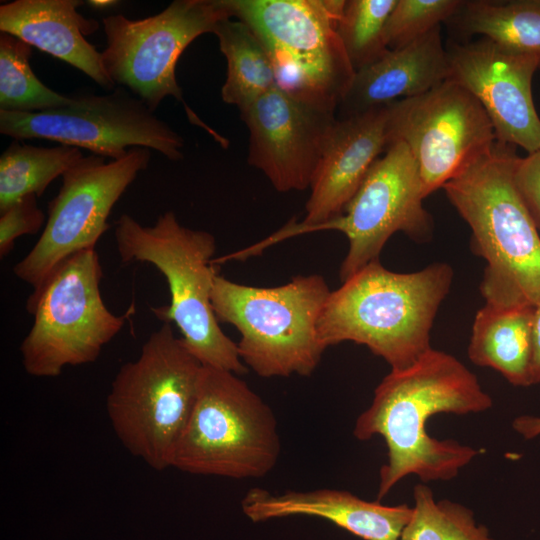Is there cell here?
Masks as SVG:
<instances>
[{
  "instance_id": "6da1fadb",
  "label": "cell",
  "mask_w": 540,
  "mask_h": 540,
  "mask_svg": "<svg viewBox=\"0 0 540 540\" xmlns=\"http://www.w3.org/2000/svg\"><path fill=\"white\" fill-rule=\"evenodd\" d=\"M492 405L476 375L444 351L431 348L412 366L391 370L353 429L358 440L378 435L386 443L377 500L409 475L423 482L454 479L480 452L454 439L432 437L426 428L428 419L440 413H480Z\"/></svg>"
},
{
  "instance_id": "7a4b0ae2",
  "label": "cell",
  "mask_w": 540,
  "mask_h": 540,
  "mask_svg": "<svg viewBox=\"0 0 540 540\" xmlns=\"http://www.w3.org/2000/svg\"><path fill=\"white\" fill-rule=\"evenodd\" d=\"M517 147L497 141L442 189L471 230L470 247L485 260V303L533 307L540 303V236L518 190Z\"/></svg>"
},
{
  "instance_id": "3957f363",
  "label": "cell",
  "mask_w": 540,
  "mask_h": 540,
  "mask_svg": "<svg viewBox=\"0 0 540 540\" xmlns=\"http://www.w3.org/2000/svg\"><path fill=\"white\" fill-rule=\"evenodd\" d=\"M453 280V269L435 262L397 273L374 261L331 291L317 330L327 349L350 341L366 346L391 370L412 366L432 347L430 332Z\"/></svg>"
},
{
  "instance_id": "277c9868",
  "label": "cell",
  "mask_w": 540,
  "mask_h": 540,
  "mask_svg": "<svg viewBox=\"0 0 540 540\" xmlns=\"http://www.w3.org/2000/svg\"><path fill=\"white\" fill-rule=\"evenodd\" d=\"M114 236L123 263H150L166 278L170 305L152 311L163 322L178 327L191 354L203 366L237 375L247 373L237 343L222 331L212 308L211 294L217 276L213 266L215 237L207 231L183 226L173 211L161 214L151 226L122 214Z\"/></svg>"
},
{
  "instance_id": "5b68a950",
  "label": "cell",
  "mask_w": 540,
  "mask_h": 540,
  "mask_svg": "<svg viewBox=\"0 0 540 540\" xmlns=\"http://www.w3.org/2000/svg\"><path fill=\"white\" fill-rule=\"evenodd\" d=\"M203 365L163 322L123 364L106 398L114 433L133 456L157 471L171 467L193 410Z\"/></svg>"
},
{
  "instance_id": "8992f818",
  "label": "cell",
  "mask_w": 540,
  "mask_h": 540,
  "mask_svg": "<svg viewBox=\"0 0 540 540\" xmlns=\"http://www.w3.org/2000/svg\"><path fill=\"white\" fill-rule=\"evenodd\" d=\"M319 274L298 275L275 287H256L217 275L211 294L219 322L234 326L247 368L264 378L310 376L326 348L317 324L330 294Z\"/></svg>"
},
{
  "instance_id": "52a82bcc",
  "label": "cell",
  "mask_w": 540,
  "mask_h": 540,
  "mask_svg": "<svg viewBox=\"0 0 540 540\" xmlns=\"http://www.w3.org/2000/svg\"><path fill=\"white\" fill-rule=\"evenodd\" d=\"M266 49L275 87L336 111L354 75L338 34L344 0H225Z\"/></svg>"
},
{
  "instance_id": "ba28073f",
  "label": "cell",
  "mask_w": 540,
  "mask_h": 540,
  "mask_svg": "<svg viewBox=\"0 0 540 540\" xmlns=\"http://www.w3.org/2000/svg\"><path fill=\"white\" fill-rule=\"evenodd\" d=\"M280 452L270 406L239 375L203 366L171 467L195 475L255 479L275 467Z\"/></svg>"
},
{
  "instance_id": "9c48e42d",
  "label": "cell",
  "mask_w": 540,
  "mask_h": 540,
  "mask_svg": "<svg viewBox=\"0 0 540 540\" xmlns=\"http://www.w3.org/2000/svg\"><path fill=\"white\" fill-rule=\"evenodd\" d=\"M103 269L95 248L61 262L32 291L26 310L33 324L20 345L27 374L56 377L66 366L94 362L134 311L113 314L100 291Z\"/></svg>"
},
{
  "instance_id": "30bf717a",
  "label": "cell",
  "mask_w": 540,
  "mask_h": 540,
  "mask_svg": "<svg viewBox=\"0 0 540 540\" xmlns=\"http://www.w3.org/2000/svg\"><path fill=\"white\" fill-rule=\"evenodd\" d=\"M229 18L232 15L225 0H175L143 19L121 14L105 17L103 66L115 84L128 88L151 111L172 96L185 106L190 120L211 132L185 104L175 69L192 41L213 33L220 21Z\"/></svg>"
},
{
  "instance_id": "8fae6325",
  "label": "cell",
  "mask_w": 540,
  "mask_h": 540,
  "mask_svg": "<svg viewBox=\"0 0 540 540\" xmlns=\"http://www.w3.org/2000/svg\"><path fill=\"white\" fill-rule=\"evenodd\" d=\"M150 149L132 147L126 156L105 161L92 154L83 156L62 175V185L48 206L42 234L26 256L13 267L20 280L33 291L65 259L96 243L109 229L113 206L137 175L145 170Z\"/></svg>"
},
{
  "instance_id": "7c38bea8",
  "label": "cell",
  "mask_w": 540,
  "mask_h": 540,
  "mask_svg": "<svg viewBox=\"0 0 540 540\" xmlns=\"http://www.w3.org/2000/svg\"><path fill=\"white\" fill-rule=\"evenodd\" d=\"M0 132L14 140L46 139L120 159L132 147L183 158L184 140L139 98L122 87L105 95L73 97L71 104L39 112L0 110Z\"/></svg>"
},
{
  "instance_id": "4fadbf2b",
  "label": "cell",
  "mask_w": 540,
  "mask_h": 540,
  "mask_svg": "<svg viewBox=\"0 0 540 540\" xmlns=\"http://www.w3.org/2000/svg\"><path fill=\"white\" fill-rule=\"evenodd\" d=\"M388 136L390 145L402 142L410 151L426 197L497 140L478 100L448 79L422 95L390 103Z\"/></svg>"
},
{
  "instance_id": "5bb4252c",
  "label": "cell",
  "mask_w": 540,
  "mask_h": 540,
  "mask_svg": "<svg viewBox=\"0 0 540 540\" xmlns=\"http://www.w3.org/2000/svg\"><path fill=\"white\" fill-rule=\"evenodd\" d=\"M425 198L410 151L395 142L372 165L344 212L310 232L336 230L346 236L348 251L339 271L344 282L378 261L394 233L403 232L419 243L432 238L434 224L423 205Z\"/></svg>"
},
{
  "instance_id": "9a60e30c",
  "label": "cell",
  "mask_w": 540,
  "mask_h": 540,
  "mask_svg": "<svg viewBox=\"0 0 540 540\" xmlns=\"http://www.w3.org/2000/svg\"><path fill=\"white\" fill-rule=\"evenodd\" d=\"M446 52L447 79L478 100L497 141L522 148L527 154L539 150L540 118L532 96L537 61L486 37L451 43Z\"/></svg>"
},
{
  "instance_id": "2e32d148",
  "label": "cell",
  "mask_w": 540,
  "mask_h": 540,
  "mask_svg": "<svg viewBox=\"0 0 540 540\" xmlns=\"http://www.w3.org/2000/svg\"><path fill=\"white\" fill-rule=\"evenodd\" d=\"M240 113L249 130L248 163L279 192L310 188L337 112L273 87Z\"/></svg>"
},
{
  "instance_id": "e0dca14e",
  "label": "cell",
  "mask_w": 540,
  "mask_h": 540,
  "mask_svg": "<svg viewBox=\"0 0 540 540\" xmlns=\"http://www.w3.org/2000/svg\"><path fill=\"white\" fill-rule=\"evenodd\" d=\"M389 104L337 118L310 185L302 222H290L252 247L254 253L276 242L308 233L344 212L368 171L389 148Z\"/></svg>"
},
{
  "instance_id": "ac0fdd59",
  "label": "cell",
  "mask_w": 540,
  "mask_h": 540,
  "mask_svg": "<svg viewBox=\"0 0 540 540\" xmlns=\"http://www.w3.org/2000/svg\"><path fill=\"white\" fill-rule=\"evenodd\" d=\"M244 514L253 522L289 516L326 519L363 540H401L413 508L407 504L384 505L366 501L337 489L286 491L273 494L266 489H250L241 501Z\"/></svg>"
},
{
  "instance_id": "d6986e66",
  "label": "cell",
  "mask_w": 540,
  "mask_h": 540,
  "mask_svg": "<svg viewBox=\"0 0 540 540\" xmlns=\"http://www.w3.org/2000/svg\"><path fill=\"white\" fill-rule=\"evenodd\" d=\"M79 0H16L0 6V31L77 68L104 89H114L101 52L85 36L98 28L83 17Z\"/></svg>"
},
{
  "instance_id": "ffe728a7",
  "label": "cell",
  "mask_w": 540,
  "mask_h": 540,
  "mask_svg": "<svg viewBox=\"0 0 540 540\" xmlns=\"http://www.w3.org/2000/svg\"><path fill=\"white\" fill-rule=\"evenodd\" d=\"M447 77V52L438 26L402 48L388 50L377 61L356 71L339 103L337 118L422 95Z\"/></svg>"
},
{
  "instance_id": "44dd1931",
  "label": "cell",
  "mask_w": 540,
  "mask_h": 540,
  "mask_svg": "<svg viewBox=\"0 0 540 540\" xmlns=\"http://www.w3.org/2000/svg\"><path fill=\"white\" fill-rule=\"evenodd\" d=\"M533 307L485 303L474 318L467 349L470 361L496 370L514 386H530Z\"/></svg>"
},
{
  "instance_id": "7402d4cb",
  "label": "cell",
  "mask_w": 540,
  "mask_h": 540,
  "mask_svg": "<svg viewBox=\"0 0 540 540\" xmlns=\"http://www.w3.org/2000/svg\"><path fill=\"white\" fill-rule=\"evenodd\" d=\"M449 22L462 37L479 35L533 57L540 70V0H468Z\"/></svg>"
},
{
  "instance_id": "603a6c76",
  "label": "cell",
  "mask_w": 540,
  "mask_h": 540,
  "mask_svg": "<svg viewBox=\"0 0 540 540\" xmlns=\"http://www.w3.org/2000/svg\"><path fill=\"white\" fill-rule=\"evenodd\" d=\"M213 33L227 62L222 100L242 111L275 87L269 55L251 28L241 20H222Z\"/></svg>"
},
{
  "instance_id": "cb8c5ba5",
  "label": "cell",
  "mask_w": 540,
  "mask_h": 540,
  "mask_svg": "<svg viewBox=\"0 0 540 540\" xmlns=\"http://www.w3.org/2000/svg\"><path fill=\"white\" fill-rule=\"evenodd\" d=\"M82 157L81 149L69 145L39 147L12 141L0 157V211L26 195L40 197Z\"/></svg>"
},
{
  "instance_id": "d4e9b609",
  "label": "cell",
  "mask_w": 540,
  "mask_h": 540,
  "mask_svg": "<svg viewBox=\"0 0 540 540\" xmlns=\"http://www.w3.org/2000/svg\"><path fill=\"white\" fill-rule=\"evenodd\" d=\"M31 46L17 37L0 34V110L8 112H39L72 103L44 85L30 66Z\"/></svg>"
},
{
  "instance_id": "484cf974",
  "label": "cell",
  "mask_w": 540,
  "mask_h": 540,
  "mask_svg": "<svg viewBox=\"0 0 540 540\" xmlns=\"http://www.w3.org/2000/svg\"><path fill=\"white\" fill-rule=\"evenodd\" d=\"M413 500L401 540H493L488 528L476 523L471 509L448 499L436 500L426 484L414 486Z\"/></svg>"
},
{
  "instance_id": "4316f807",
  "label": "cell",
  "mask_w": 540,
  "mask_h": 540,
  "mask_svg": "<svg viewBox=\"0 0 540 540\" xmlns=\"http://www.w3.org/2000/svg\"><path fill=\"white\" fill-rule=\"evenodd\" d=\"M396 2L344 0L337 30L355 72L377 61L389 50L384 30Z\"/></svg>"
},
{
  "instance_id": "83f0119b",
  "label": "cell",
  "mask_w": 540,
  "mask_h": 540,
  "mask_svg": "<svg viewBox=\"0 0 540 540\" xmlns=\"http://www.w3.org/2000/svg\"><path fill=\"white\" fill-rule=\"evenodd\" d=\"M463 3L464 0H397L385 25L387 48H402L442 22H449Z\"/></svg>"
},
{
  "instance_id": "f1b7e54d",
  "label": "cell",
  "mask_w": 540,
  "mask_h": 540,
  "mask_svg": "<svg viewBox=\"0 0 540 540\" xmlns=\"http://www.w3.org/2000/svg\"><path fill=\"white\" fill-rule=\"evenodd\" d=\"M37 196L26 195L0 211V257H6L15 240L25 234L37 233L45 222V215L38 207Z\"/></svg>"
},
{
  "instance_id": "f546056e",
  "label": "cell",
  "mask_w": 540,
  "mask_h": 540,
  "mask_svg": "<svg viewBox=\"0 0 540 540\" xmlns=\"http://www.w3.org/2000/svg\"><path fill=\"white\" fill-rule=\"evenodd\" d=\"M518 190L540 230V149L519 157L515 170Z\"/></svg>"
},
{
  "instance_id": "4dcf8cb0",
  "label": "cell",
  "mask_w": 540,
  "mask_h": 540,
  "mask_svg": "<svg viewBox=\"0 0 540 540\" xmlns=\"http://www.w3.org/2000/svg\"><path fill=\"white\" fill-rule=\"evenodd\" d=\"M531 385L540 383V303L533 307L531 328Z\"/></svg>"
},
{
  "instance_id": "1f68e13d",
  "label": "cell",
  "mask_w": 540,
  "mask_h": 540,
  "mask_svg": "<svg viewBox=\"0 0 540 540\" xmlns=\"http://www.w3.org/2000/svg\"><path fill=\"white\" fill-rule=\"evenodd\" d=\"M512 428L524 439L540 436V416L519 415L512 421Z\"/></svg>"
},
{
  "instance_id": "d6a6232c",
  "label": "cell",
  "mask_w": 540,
  "mask_h": 540,
  "mask_svg": "<svg viewBox=\"0 0 540 540\" xmlns=\"http://www.w3.org/2000/svg\"><path fill=\"white\" fill-rule=\"evenodd\" d=\"M88 3L92 7H95L97 9H104V8H108V7L116 5L118 3V1H114V0H91V1H88Z\"/></svg>"
}]
</instances>
